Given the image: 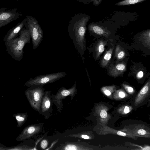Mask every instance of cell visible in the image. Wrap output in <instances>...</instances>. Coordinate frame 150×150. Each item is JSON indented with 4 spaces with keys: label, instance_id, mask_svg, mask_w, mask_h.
I'll list each match as a JSON object with an SVG mask.
<instances>
[{
    "label": "cell",
    "instance_id": "6da1fadb",
    "mask_svg": "<svg viewBox=\"0 0 150 150\" xmlns=\"http://www.w3.org/2000/svg\"><path fill=\"white\" fill-rule=\"evenodd\" d=\"M90 19V16L86 14H76L71 17L68 27L69 36L77 52L81 57L86 50V25Z\"/></svg>",
    "mask_w": 150,
    "mask_h": 150
},
{
    "label": "cell",
    "instance_id": "7a4b0ae2",
    "mask_svg": "<svg viewBox=\"0 0 150 150\" xmlns=\"http://www.w3.org/2000/svg\"><path fill=\"white\" fill-rule=\"evenodd\" d=\"M19 36L5 42L8 54L16 60L20 61L24 54L23 48L30 42V36L29 30L24 28L19 33Z\"/></svg>",
    "mask_w": 150,
    "mask_h": 150
},
{
    "label": "cell",
    "instance_id": "3957f363",
    "mask_svg": "<svg viewBox=\"0 0 150 150\" xmlns=\"http://www.w3.org/2000/svg\"><path fill=\"white\" fill-rule=\"evenodd\" d=\"M44 92L43 86H41L29 87L24 92L30 106L40 115L41 114L40 107Z\"/></svg>",
    "mask_w": 150,
    "mask_h": 150
},
{
    "label": "cell",
    "instance_id": "277c9868",
    "mask_svg": "<svg viewBox=\"0 0 150 150\" xmlns=\"http://www.w3.org/2000/svg\"><path fill=\"white\" fill-rule=\"evenodd\" d=\"M67 74L66 72H58L38 75L34 78H30L25 83L24 86L28 87L37 86H43L63 78Z\"/></svg>",
    "mask_w": 150,
    "mask_h": 150
},
{
    "label": "cell",
    "instance_id": "5b68a950",
    "mask_svg": "<svg viewBox=\"0 0 150 150\" xmlns=\"http://www.w3.org/2000/svg\"><path fill=\"white\" fill-rule=\"evenodd\" d=\"M77 92L76 83L75 81L71 88L67 89L62 87L58 90L55 94L52 93L53 103L57 107L58 112H60L64 109L63 100L67 96H70L71 100L72 101L77 94Z\"/></svg>",
    "mask_w": 150,
    "mask_h": 150
},
{
    "label": "cell",
    "instance_id": "8992f818",
    "mask_svg": "<svg viewBox=\"0 0 150 150\" xmlns=\"http://www.w3.org/2000/svg\"><path fill=\"white\" fill-rule=\"evenodd\" d=\"M27 27L32 39L33 49L39 46L43 38L42 30L37 20L31 16H27Z\"/></svg>",
    "mask_w": 150,
    "mask_h": 150
},
{
    "label": "cell",
    "instance_id": "52a82bcc",
    "mask_svg": "<svg viewBox=\"0 0 150 150\" xmlns=\"http://www.w3.org/2000/svg\"><path fill=\"white\" fill-rule=\"evenodd\" d=\"M43 123L31 125L25 127L17 137V142H22L29 139L41 133L42 130Z\"/></svg>",
    "mask_w": 150,
    "mask_h": 150
},
{
    "label": "cell",
    "instance_id": "ba28073f",
    "mask_svg": "<svg viewBox=\"0 0 150 150\" xmlns=\"http://www.w3.org/2000/svg\"><path fill=\"white\" fill-rule=\"evenodd\" d=\"M52 92L50 91H45L40 107L41 114L45 120L48 119L52 115L53 104Z\"/></svg>",
    "mask_w": 150,
    "mask_h": 150
},
{
    "label": "cell",
    "instance_id": "9c48e42d",
    "mask_svg": "<svg viewBox=\"0 0 150 150\" xmlns=\"http://www.w3.org/2000/svg\"><path fill=\"white\" fill-rule=\"evenodd\" d=\"M89 148L80 142H69L67 141L55 149L56 150H83Z\"/></svg>",
    "mask_w": 150,
    "mask_h": 150
},
{
    "label": "cell",
    "instance_id": "30bf717a",
    "mask_svg": "<svg viewBox=\"0 0 150 150\" xmlns=\"http://www.w3.org/2000/svg\"><path fill=\"white\" fill-rule=\"evenodd\" d=\"M88 29L91 32L97 35L108 37L110 34V32L103 27L96 23H90L88 26Z\"/></svg>",
    "mask_w": 150,
    "mask_h": 150
},
{
    "label": "cell",
    "instance_id": "8fae6325",
    "mask_svg": "<svg viewBox=\"0 0 150 150\" xmlns=\"http://www.w3.org/2000/svg\"><path fill=\"white\" fill-rule=\"evenodd\" d=\"M26 22L25 20H23L19 24L8 32L4 36L3 41L5 42L16 37L20 32Z\"/></svg>",
    "mask_w": 150,
    "mask_h": 150
},
{
    "label": "cell",
    "instance_id": "7c38bea8",
    "mask_svg": "<svg viewBox=\"0 0 150 150\" xmlns=\"http://www.w3.org/2000/svg\"><path fill=\"white\" fill-rule=\"evenodd\" d=\"M15 13L10 12L0 13V28L4 26L13 21L15 17Z\"/></svg>",
    "mask_w": 150,
    "mask_h": 150
},
{
    "label": "cell",
    "instance_id": "4fadbf2b",
    "mask_svg": "<svg viewBox=\"0 0 150 150\" xmlns=\"http://www.w3.org/2000/svg\"><path fill=\"white\" fill-rule=\"evenodd\" d=\"M126 69L125 64L121 63L110 67L109 73L112 76H117L125 71Z\"/></svg>",
    "mask_w": 150,
    "mask_h": 150
},
{
    "label": "cell",
    "instance_id": "5bb4252c",
    "mask_svg": "<svg viewBox=\"0 0 150 150\" xmlns=\"http://www.w3.org/2000/svg\"><path fill=\"white\" fill-rule=\"evenodd\" d=\"M18 144L13 146L8 147L7 150H33L34 147L28 144V139L22 141Z\"/></svg>",
    "mask_w": 150,
    "mask_h": 150
},
{
    "label": "cell",
    "instance_id": "9a60e30c",
    "mask_svg": "<svg viewBox=\"0 0 150 150\" xmlns=\"http://www.w3.org/2000/svg\"><path fill=\"white\" fill-rule=\"evenodd\" d=\"M13 116L14 117L17 122V126L18 127H22L26 121L28 115L27 112L17 113L13 114Z\"/></svg>",
    "mask_w": 150,
    "mask_h": 150
},
{
    "label": "cell",
    "instance_id": "2e32d148",
    "mask_svg": "<svg viewBox=\"0 0 150 150\" xmlns=\"http://www.w3.org/2000/svg\"><path fill=\"white\" fill-rule=\"evenodd\" d=\"M114 48H110L104 55L102 59L101 65L103 67L106 66L108 64L112 57Z\"/></svg>",
    "mask_w": 150,
    "mask_h": 150
},
{
    "label": "cell",
    "instance_id": "e0dca14e",
    "mask_svg": "<svg viewBox=\"0 0 150 150\" xmlns=\"http://www.w3.org/2000/svg\"><path fill=\"white\" fill-rule=\"evenodd\" d=\"M107 41H104L101 40L97 43L95 48L96 58H98L105 50V46L106 44Z\"/></svg>",
    "mask_w": 150,
    "mask_h": 150
},
{
    "label": "cell",
    "instance_id": "ac0fdd59",
    "mask_svg": "<svg viewBox=\"0 0 150 150\" xmlns=\"http://www.w3.org/2000/svg\"><path fill=\"white\" fill-rule=\"evenodd\" d=\"M147 0H123L119 1L114 4L115 6H121L134 4L144 1Z\"/></svg>",
    "mask_w": 150,
    "mask_h": 150
},
{
    "label": "cell",
    "instance_id": "d6986e66",
    "mask_svg": "<svg viewBox=\"0 0 150 150\" xmlns=\"http://www.w3.org/2000/svg\"><path fill=\"white\" fill-rule=\"evenodd\" d=\"M120 45H117L115 52V55L117 60H121L125 57V52L121 49Z\"/></svg>",
    "mask_w": 150,
    "mask_h": 150
},
{
    "label": "cell",
    "instance_id": "ffe728a7",
    "mask_svg": "<svg viewBox=\"0 0 150 150\" xmlns=\"http://www.w3.org/2000/svg\"><path fill=\"white\" fill-rule=\"evenodd\" d=\"M49 144L48 140L46 139H42L40 143V147L43 149H45L48 146Z\"/></svg>",
    "mask_w": 150,
    "mask_h": 150
},
{
    "label": "cell",
    "instance_id": "44dd1931",
    "mask_svg": "<svg viewBox=\"0 0 150 150\" xmlns=\"http://www.w3.org/2000/svg\"><path fill=\"white\" fill-rule=\"evenodd\" d=\"M150 29H149L145 31L142 34V36H143V38H145L147 42H149V43H150Z\"/></svg>",
    "mask_w": 150,
    "mask_h": 150
},
{
    "label": "cell",
    "instance_id": "7402d4cb",
    "mask_svg": "<svg viewBox=\"0 0 150 150\" xmlns=\"http://www.w3.org/2000/svg\"><path fill=\"white\" fill-rule=\"evenodd\" d=\"M100 115L101 117L103 118H106L107 116V113L106 111L104 110H102L100 112Z\"/></svg>",
    "mask_w": 150,
    "mask_h": 150
},
{
    "label": "cell",
    "instance_id": "603a6c76",
    "mask_svg": "<svg viewBox=\"0 0 150 150\" xmlns=\"http://www.w3.org/2000/svg\"><path fill=\"white\" fill-rule=\"evenodd\" d=\"M102 0H91L93 5L95 6L99 5L101 3Z\"/></svg>",
    "mask_w": 150,
    "mask_h": 150
},
{
    "label": "cell",
    "instance_id": "cb8c5ba5",
    "mask_svg": "<svg viewBox=\"0 0 150 150\" xmlns=\"http://www.w3.org/2000/svg\"><path fill=\"white\" fill-rule=\"evenodd\" d=\"M84 4H89L92 2L91 0H76Z\"/></svg>",
    "mask_w": 150,
    "mask_h": 150
},
{
    "label": "cell",
    "instance_id": "d4e9b609",
    "mask_svg": "<svg viewBox=\"0 0 150 150\" xmlns=\"http://www.w3.org/2000/svg\"><path fill=\"white\" fill-rule=\"evenodd\" d=\"M123 86L129 92H132L133 91V88L131 87L128 86L125 84H123Z\"/></svg>",
    "mask_w": 150,
    "mask_h": 150
},
{
    "label": "cell",
    "instance_id": "484cf974",
    "mask_svg": "<svg viewBox=\"0 0 150 150\" xmlns=\"http://www.w3.org/2000/svg\"><path fill=\"white\" fill-rule=\"evenodd\" d=\"M143 75V72L142 71H140L137 73L136 76L138 79H140L142 78Z\"/></svg>",
    "mask_w": 150,
    "mask_h": 150
},
{
    "label": "cell",
    "instance_id": "4316f807",
    "mask_svg": "<svg viewBox=\"0 0 150 150\" xmlns=\"http://www.w3.org/2000/svg\"><path fill=\"white\" fill-rule=\"evenodd\" d=\"M137 133L139 135H143L146 134V132L143 129H140L138 131Z\"/></svg>",
    "mask_w": 150,
    "mask_h": 150
},
{
    "label": "cell",
    "instance_id": "83f0119b",
    "mask_svg": "<svg viewBox=\"0 0 150 150\" xmlns=\"http://www.w3.org/2000/svg\"><path fill=\"white\" fill-rule=\"evenodd\" d=\"M8 147L0 143V150H7Z\"/></svg>",
    "mask_w": 150,
    "mask_h": 150
},
{
    "label": "cell",
    "instance_id": "f1b7e54d",
    "mask_svg": "<svg viewBox=\"0 0 150 150\" xmlns=\"http://www.w3.org/2000/svg\"><path fill=\"white\" fill-rule=\"evenodd\" d=\"M117 134L119 135L125 136H126V134L122 132L119 131L117 132Z\"/></svg>",
    "mask_w": 150,
    "mask_h": 150
},
{
    "label": "cell",
    "instance_id": "f546056e",
    "mask_svg": "<svg viewBox=\"0 0 150 150\" xmlns=\"http://www.w3.org/2000/svg\"><path fill=\"white\" fill-rule=\"evenodd\" d=\"M124 112L125 113H127L129 112V108L127 106H125L124 109Z\"/></svg>",
    "mask_w": 150,
    "mask_h": 150
},
{
    "label": "cell",
    "instance_id": "4dcf8cb0",
    "mask_svg": "<svg viewBox=\"0 0 150 150\" xmlns=\"http://www.w3.org/2000/svg\"><path fill=\"white\" fill-rule=\"evenodd\" d=\"M104 93L107 96H110L111 94L110 91L108 89L105 90L104 91Z\"/></svg>",
    "mask_w": 150,
    "mask_h": 150
},
{
    "label": "cell",
    "instance_id": "1f68e13d",
    "mask_svg": "<svg viewBox=\"0 0 150 150\" xmlns=\"http://www.w3.org/2000/svg\"><path fill=\"white\" fill-rule=\"evenodd\" d=\"M119 95L121 98H124L125 96V94L122 91H120L119 93Z\"/></svg>",
    "mask_w": 150,
    "mask_h": 150
}]
</instances>
